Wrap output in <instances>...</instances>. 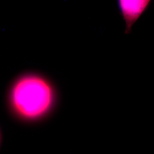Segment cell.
<instances>
[{
	"label": "cell",
	"mask_w": 154,
	"mask_h": 154,
	"mask_svg": "<svg viewBox=\"0 0 154 154\" xmlns=\"http://www.w3.org/2000/svg\"><path fill=\"white\" fill-rule=\"evenodd\" d=\"M151 0H118L119 7L125 23V33L131 28L149 7Z\"/></svg>",
	"instance_id": "7a4b0ae2"
},
{
	"label": "cell",
	"mask_w": 154,
	"mask_h": 154,
	"mask_svg": "<svg viewBox=\"0 0 154 154\" xmlns=\"http://www.w3.org/2000/svg\"><path fill=\"white\" fill-rule=\"evenodd\" d=\"M54 92L49 82L35 74L20 77L11 90V105L22 118L35 119L45 115L54 101Z\"/></svg>",
	"instance_id": "6da1fadb"
}]
</instances>
